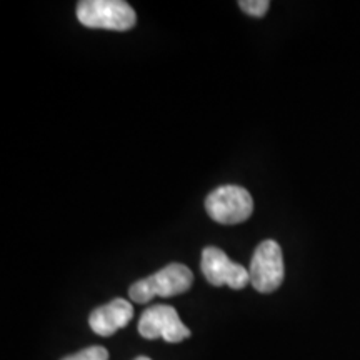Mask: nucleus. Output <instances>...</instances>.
Instances as JSON below:
<instances>
[{"mask_svg": "<svg viewBox=\"0 0 360 360\" xmlns=\"http://www.w3.org/2000/svg\"><path fill=\"white\" fill-rule=\"evenodd\" d=\"M200 270L205 281L214 287L229 285L233 290H240L250 282V274L244 265L229 259L219 247H205L202 250Z\"/></svg>", "mask_w": 360, "mask_h": 360, "instance_id": "nucleus-6", "label": "nucleus"}, {"mask_svg": "<svg viewBox=\"0 0 360 360\" xmlns=\"http://www.w3.org/2000/svg\"><path fill=\"white\" fill-rule=\"evenodd\" d=\"M77 19L89 29L125 32L135 25L137 15L122 0H82L77 4Z\"/></svg>", "mask_w": 360, "mask_h": 360, "instance_id": "nucleus-2", "label": "nucleus"}, {"mask_svg": "<svg viewBox=\"0 0 360 360\" xmlns=\"http://www.w3.org/2000/svg\"><path fill=\"white\" fill-rule=\"evenodd\" d=\"M134 317L132 304L125 299H114L103 307H98L90 314L89 326L101 337H110L117 330L127 326Z\"/></svg>", "mask_w": 360, "mask_h": 360, "instance_id": "nucleus-7", "label": "nucleus"}, {"mask_svg": "<svg viewBox=\"0 0 360 360\" xmlns=\"http://www.w3.org/2000/svg\"><path fill=\"white\" fill-rule=\"evenodd\" d=\"M238 6L252 17H264L269 11L270 2L269 0H240Z\"/></svg>", "mask_w": 360, "mask_h": 360, "instance_id": "nucleus-9", "label": "nucleus"}, {"mask_svg": "<svg viewBox=\"0 0 360 360\" xmlns=\"http://www.w3.org/2000/svg\"><path fill=\"white\" fill-rule=\"evenodd\" d=\"M249 274L252 287L260 294H270L282 285L285 269L282 249L276 240H264L255 249Z\"/></svg>", "mask_w": 360, "mask_h": 360, "instance_id": "nucleus-4", "label": "nucleus"}, {"mask_svg": "<svg viewBox=\"0 0 360 360\" xmlns=\"http://www.w3.org/2000/svg\"><path fill=\"white\" fill-rule=\"evenodd\" d=\"M193 283L192 270L184 264H169L150 277L132 283L129 295L134 302L147 304L154 297H174L187 292Z\"/></svg>", "mask_w": 360, "mask_h": 360, "instance_id": "nucleus-1", "label": "nucleus"}, {"mask_svg": "<svg viewBox=\"0 0 360 360\" xmlns=\"http://www.w3.org/2000/svg\"><path fill=\"white\" fill-rule=\"evenodd\" d=\"M205 210L219 224H240L254 212V200L244 187L227 184L209 193L205 199Z\"/></svg>", "mask_w": 360, "mask_h": 360, "instance_id": "nucleus-3", "label": "nucleus"}, {"mask_svg": "<svg viewBox=\"0 0 360 360\" xmlns=\"http://www.w3.org/2000/svg\"><path fill=\"white\" fill-rule=\"evenodd\" d=\"M62 360H109V350L101 347V345H92V347L80 350L77 354L67 355Z\"/></svg>", "mask_w": 360, "mask_h": 360, "instance_id": "nucleus-8", "label": "nucleus"}, {"mask_svg": "<svg viewBox=\"0 0 360 360\" xmlns=\"http://www.w3.org/2000/svg\"><path fill=\"white\" fill-rule=\"evenodd\" d=\"M139 334L147 340L164 339L170 344H177L192 335L191 328L180 321L177 310L172 305H154L141 315Z\"/></svg>", "mask_w": 360, "mask_h": 360, "instance_id": "nucleus-5", "label": "nucleus"}, {"mask_svg": "<svg viewBox=\"0 0 360 360\" xmlns=\"http://www.w3.org/2000/svg\"><path fill=\"white\" fill-rule=\"evenodd\" d=\"M134 360H152V359L146 357V355H141V357H137V359H134Z\"/></svg>", "mask_w": 360, "mask_h": 360, "instance_id": "nucleus-10", "label": "nucleus"}]
</instances>
